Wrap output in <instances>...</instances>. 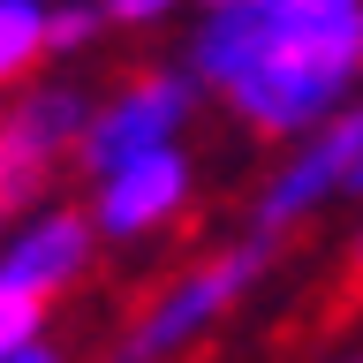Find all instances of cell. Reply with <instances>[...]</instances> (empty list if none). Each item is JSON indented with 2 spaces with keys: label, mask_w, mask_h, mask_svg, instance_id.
Here are the masks:
<instances>
[{
  "label": "cell",
  "mask_w": 363,
  "mask_h": 363,
  "mask_svg": "<svg viewBox=\"0 0 363 363\" xmlns=\"http://www.w3.org/2000/svg\"><path fill=\"white\" fill-rule=\"evenodd\" d=\"M106 265V242L91 227L84 197H45L38 212L0 227V288L8 295H30L45 311H61L68 295H84Z\"/></svg>",
  "instance_id": "obj_6"
},
{
  "label": "cell",
  "mask_w": 363,
  "mask_h": 363,
  "mask_svg": "<svg viewBox=\"0 0 363 363\" xmlns=\"http://www.w3.org/2000/svg\"><path fill=\"white\" fill-rule=\"evenodd\" d=\"M204 0H99V16H106L113 38H159L167 23H189Z\"/></svg>",
  "instance_id": "obj_9"
},
{
  "label": "cell",
  "mask_w": 363,
  "mask_h": 363,
  "mask_svg": "<svg viewBox=\"0 0 363 363\" xmlns=\"http://www.w3.org/2000/svg\"><path fill=\"white\" fill-rule=\"evenodd\" d=\"M106 38L113 30H106V16H99V0H53V68L91 61Z\"/></svg>",
  "instance_id": "obj_8"
},
{
  "label": "cell",
  "mask_w": 363,
  "mask_h": 363,
  "mask_svg": "<svg viewBox=\"0 0 363 363\" xmlns=\"http://www.w3.org/2000/svg\"><path fill=\"white\" fill-rule=\"evenodd\" d=\"M204 197V159L197 144H167V152H144L113 174L84 182V212L99 227L106 250H144L159 235H174Z\"/></svg>",
  "instance_id": "obj_5"
},
{
  "label": "cell",
  "mask_w": 363,
  "mask_h": 363,
  "mask_svg": "<svg viewBox=\"0 0 363 363\" xmlns=\"http://www.w3.org/2000/svg\"><path fill=\"white\" fill-rule=\"evenodd\" d=\"M8 363H76V348H68V340H53V333H38V340H23Z\"/></svg>",
  "instance_id": "obj_11"
},
{
  "label": "cell",
  "mask_w": 363,
  "mask_h": 363,
  "mask_svg": "<svg viewBox=\"0 0 363 363\" xmlns=\"http://www.w3.org/2000/svg\"><path fill=\"white\" fill-rule=\"evenodd\" d=\"M340 363H363V348H356V356H340Z\"/></svg>",
  "instance_id": "obj_12"
},
{
  "label": "cell",
  "mask_w": 363,
  "mask_h": 363,
  "mask_svg": "<svg viewBox=\"0 0 363 363\" xmlns=\"http://www.w3.org/2000/svg\"><path fill=\"white\" fill-rule=\"evenodd\" d=\"M38 333H53V311L30 303V295H8V288H0V363L16 356L23 340H38Z\"/></svg>",
  "instance_id": "obj_10"
},
{
  "label": "cell",
  "mask_w": 363,
  "mask_h": 363,
  "mask_svg": "<svg viewBox=\"0 0 363 363\" xmlns=\"http://www.w3.org/2000/svg\"><path fill=\"white\" fill-rule=\"evenodd\" d=\"M204 113V91L197 76L174 61H136L121 68L106 91H91V121H84V144H76V174L99 182L113 167H129L144 152H167V144H189Z\"/></svg>",
  "instance_id": "obj_3"
},
{
  "label": "cell",
  "mask_w": 363,
  "mask_h": 363,
  "mask_svg": "<svg viewBox=\"0 0 363 363\" xmlns=\"http://www.w3.org/2000/svg\"><path fill=\"white\" fill-rule=\"evenodd\" d=\"M182 68L235 136L288 152L363 99V0H204Z\"/></svg>",
  "instance_id": "obj_1"
},
{
  "label": "cell",
  "mask_w": 363,
  "mask_h": 363,
  "mask_svg": "<svg viewBox=\"0 0 363 363\" xmlns=\"http://www.w3.org/2000/svg\"><path fill=\"white\" fill-rule=\"evenodd\" d=\"M272 257H280V242H265V235L242 227L235 242H212V250H197V257L167 265L152 288L106 325L99 363H189L204 340H220L227 325L242 318V303L257 295Z\"/></svg>",
  "instance_id": "obj_2"
},
{
  "label": "cell",
  "mask_w": 363,
  "mask_h": 363,
  "mask_svg": "<svg viewBox=\"0 0 363 363\" xmlns=\"http://www.w3.org/2000/svg\"><path fill=\"white\" fill-rule=\"evenodd\" d=\"M53 76V0H0V99Z\"/></svg>",
  "instance_id": "obj_7"
},
{
  "label": "cell",
  "mask_w": 363,
  "mask_h": 363,
  "mask_svg": "<svg viewBox=\"0 0 363 363\" xmlns=\"http://www.w3.org/2000/svg\"><path fill=\"white\" fill-rule=\"evenodd\" d=\"M91 121V91L76 76H38L30 91L0 99V227L61 197L53 182L76 174V144Z\"/></svg>",
  "instance_id": "obj_4"
}]
</instances>
